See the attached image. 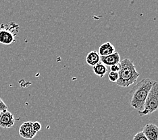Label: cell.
I'll return each instance as SVG.
<instances>
[{"mask_svg":"<svg viewBox=\"0 0 158 140\" xmlns=\"http://www.w3.org/2000/svg\"><path fill=\"white\" fill-rule=\"evenodd\" d=\"M153 80L144 78L135 84L129 92V101L135 109L141 111L144 107L146 98L153 84Z\"/></svg>","mask_w":158,"mask_h":140,"instance_id":"cell-1","label":"cell"},{"mask_svg":"<svg viewBox=\"0 0 158 140\" xmlns=\"http://www.w3.org/2000/svg\"><path fill=\"white\" fill-rule=\"evenodd\" d=\"M120 70L118 71V86L127 88L133 84L137 80L140 74L136 70L133 62L130 59H124L120 61Z\"/></svg>","mask_w":158,"mask_h":140,"instance_id":"cell-2","label":"cell"},{"mask_svg":"<svg viewBox=\"0 0 158 140\" xmlns=\"http://www.w3.org/2000/svg\"><path fill=\"white\" fill-rule=\"evenodd\" d=\"M158 109V82L154 81L145 100L144 107L141 111H138L139 116L150 114Z\"/></svg>","mask_w":158,"mask_h":140,"instance_id":"cell-3","label":"cell"},{"mask_svg":"<svg viewBox=\"0 0 158 140\" xmlns=\"http://www.w3.org/2000/svg\"><path fill=\"white\" fill-rule=\"evenodd\" d=\"M19 134L21 137L24 139H33L37 134V132H35L33 129V122H24L21 125L19 129Z\"/></svg>","mask_w":158,"mask_h":140,"instance_id":"cell-4","label":"cell"},{"mask_svg":"<svg viewBox=\"0 0 158 140\" xmlns=\"http://www.w3.org/2000/svg\"><path fill=\"white\" fill-rule=\"evenodd\" d=\"M15 123V118L8 110H4L0 114V127L3 129H10Z\"/></svg>","mask_w":158,"mask_h":140,"instance_id":"cell-5","label":"cell"},{"mask_svg":"<svg viewBox=\"0 0 158 140\" xmlns=\"http://www.w3.org/2000/svg\"><path fill=\"white\" fill-rule=\"evenodd\" d=\"M143 133L148 140H158V127L153 123L147 124Z\"/></svg>","mask_w":158,"mask_h":140,"instance_id":"cell-6","label":"cell"},{"mask_svg":"<svg viewBox=\"0 0 158 140\" xmlns=\"http://www.w3.org/2000/svg\"><path fill=\"white\" fill-rule=\"evenodd\" d=\"M100 61L102 63L106 66H114L120 63V56L118 52H115L113 54L105 57H100Z\"/></svg>","mask_w":158,"mask_h":140,"instance_id":"cell-7","label":"cell"},{"mask_svg":"<svg viewBox=\"0 0 158 140\" xmlns=\"http://www.w3.org/2000/svg\"><path fill=\"white\" fill-rule=\"evenodd\" d=\"M114 46L110 42L103 43L99 48V55L100 57H105L113 54L116 51Z\"/></svg>","mask_w":158,"mask_h":140,"instance_id":"cell-8","label":"cell"},{"mask_svg":"<svg viewBox=\"0 0 158 140\" xmlns=\"http://www.w3.org/2000/svg\"><path fill=\"white\" fill-rule=\"evenodd\" d=\"M16 37L5 30L0 29V43L8 45L16 41Z\"/></svg>","mask_w":158,"mask_h":140,"instance_id":"cell-9","label":"cell"},{"mask_svg":"<svg viewBox=\"0 0 158 140\" xmlns=\"http://www.w3.org/2000/svg\"><path fill=\"white\" fill-rule=\"evenodd\" d=\"M0 29L8 31L12 33L14 37H16L19 32L20 27L19 24L14 22H10L8 23H3L0 25Z\"/></svg>","mask_w":158,"mask_h":140,"instance_id":"cell-10","label":"cell"},{"mask_svg":"<svg viewBox=\"0 0 158 140\" xmlns=\"http://www.w3.org/2000/svg\"><path fill=\"white\" fill-rule=\"evenodd\" d=\"M100 56L96 51H92L87 54L86 57V62L90 66H95V65L99 63Z\"/></svg>","mask_w":158,"mask_h":140,"instance_id":"cell-11","label":"cell"},{"mask_svg":"<svg viewBox=\"0 0 158 140\" xmlns=\"http://www.w3.org/2000/svg\"><path fill=\"white\" fill-rule=\"evenodd\" d=\"M93 72L100 78L104 77L107 71V67L102 63H98L95 66L93 67Z\"/></svg>","mask_w":158,"mask_h":140,"instance_id":"cell-12","label":"cell"},{"mask_svg":"<svg viewBox=\"0 0 158 140\" xmlns=\"http://www.w3.org/2000/svg\"><path fill=\"white\" fill-rule=\"evenodd\" d=\"M108 78L112 82H116L118 80V73L110 71L108 74Z\"/></svg>","mask_w":158,"mask_h":140,"instance_id":"cell-13","label":"cell"},{"mask_svg":"<svg viewBox=\"0 0 158 140\" xmlns=\"http://www.w3.org/2000/svg\"><path fill=\"white\" fill-rule=\"evenodd\" d=\"M132 140H148L145 137V135L143 134V131H139L137 134H136L133 137Z\"/></svg>","mask_w":158,"mask_h":140,"instance_id":"cell-14","label":"cell"},{"mask_svg":"<svg viewBox=\"0 0 158 140\" xmlns=\"http://www.w3.org/2000/svg\"><path fill=\"white\" fill-rule=\"evenodd\" d=\"M33 130L35 131V132H38L41 129V123H39V122H34V123H33Z\"/></svg>","mask_w":158,"mask_h":140,"instance_id":"cell-15","label":"cell"},{"mask_svg":"<svg viewBox=\"0 0 158 140\" xmlns=\"http://www.w3.org/2000/svg\"><path fill=\"white\" fill-rule=\"evenodd\" d=\"M111 71L112 72H116V73H118V71H120V63L116 64V65H114V66H112L110 67Z\"/></svg>","mask_w":158,"mask_h":140,"instance_id":"cell-16","label":"cell"},{"mask_svg":"<svg viewBox=\"0 0 158 140\" xmlns=\"http://www.w3.org/2000/svg\"><path fill=\"white\" fill-rule=\"evenodd\" d=\"M7 110H8V106L6 105L5 102L3 101L1 98H0V111L3 112V111Z\"/></svg>","mask_w":158,"mask_h":140,"instance_id":"cell-17","label":"cell"},{"mask_svg":"<svg viewBox=\"0 0 158 140\" xmlns=\"http://www.w3.org/2000/svg\"><path fill=\"white\" fill-rule=\"evenodd\" d=\"M1 113H2V112H1V111H0V114H1Z\"/></svg>","mask_w":158,"mask_h":140,"instance_id":"cell-18","label":"cell"}]
</instances>
